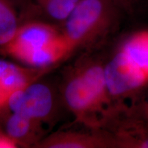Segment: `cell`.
I'll use <instances>...</instances> for the list:
<instances>
[{
    "label": "cell",
    "mask_w": 148,
    "mask_h": 148,
    "mask_svg": "<svg viewBox=\"0 0 148 148\" xmlns=\"http://www.w3.org/2000/svg\"><path fill=\"white\" fill-rule=\"evenodd\" d=\"M1 107L41 123L53 113V92L47 85L35 80L13 92Z\"/></svg>",
    "instance_id": "cell-5"
},
{
    "label": "cell",
    "mask_w": 148,
    "mask_h": 148,
    "mask_svg": "<svg viewBox=\"0 0 148 148\" xmlns=\"http://www.w3.org/2000/svg\"><path fill=\"white\" fill-rule=\"evenodd\" d=\"M116 49L133 74L148 86V28L126 35Z\"/></svg>",
    "instance_id": "cell-7"
},
{
    "label": "cell",
    "mask_w": 148,
    "mask_h": 148,
    "mask_svg": "<svg viewBox=\"0 0 148 148\" xmlns=\"http://www.w3.org/2000/svg\"><path fill=\"white\" fill-rule=\"evenodd\" d=\"M20 23L10 0H0V48L6 47L14 38Z\"/></svg>",
    "instance_id": "cell-10"
},
{
    "label": "cell",
    "mask_w": 148,
    "mask_h": 148,
    "mask_svg": "<svg viewBox=\"0 0 148 148\" xmlns=\"http://www.w3.org/2000/svg\"><path fill=\"white\" fill-rule=\"evenodd\" d=\"M105 58L87 52L64 84V102L77 120L99 129L113 103L105 75Z\"/></svg>",
    "instance_id": "cell-1"
},
{
    "label": "cell",
    "mask_w": 148,
    "mask_h": 148,
    "mask_svg": "<svg viewBox=\"0 0 148 148\" xmlns=\"http://www.w3.org/2000/svg\"><path fill=\"white\" fill-rule=\"evenodd\" d=\"M35 147L41 148H118L114 136L101 129L90 132H60L40 140Z\"/></svg>",
    "instance_id": "cell-6"
},
{
    "label": "cell",
    "mask_w": 148,
    "mask_h": 148,
    "mask_svg": "<svg viewBox=\"0 0 148 148\" xmlns=\"http://www.w3.org/2000/svg\"><path fill=\"white\" fill-rule=\"evenodd\" d=\"M119 6L127 15L134 14L138 0H110Z\"/></svg>",
    "instance_id": "cell-13"
},
{
    "label": "cell",
    "mask_w": 148,
    "mask_h": 148,
    "mask_svg": "<svg viewBox=\"0 0 148 148\" xmlns=\"http://www.w3.org/2000/svg\"><path fill=\"white\" fill-rule=\"evenodd\" d=\"M126 14L110 0H79L62 23L72 50H97L119 30Z\"/></svg>",
    "instance_id": "cell-2"
},
{
    "label": "cell",
    "mask_w": 148,
    "mask_h": 148,
    "mask_svg": "<svg viewBox=\"0 0 148 148\" xmlns=\"http://www.w3.org/2000/svg\"><path fill=\"white\" fill-rule=\"evenodd\" d=\"M3 50L16 60L35 69H47L72 52L61 29L42 21L21 24Z\"/></svg>",
    "instance_id": "cell-3"
},
{
    "label": "cell",
    "mask_w": 148,
    "mask_h": 148,
    "mask_svg": "<svg viewBox=\"0 0 148 148\" xmlns=\"http://www.w3.org/2000/svg\"><path fill=\"white\" fill-rule=\"evenodd\" d=\"M42 71L0 58V107L13 92L36 80Z\"/></svg>",
    "instance_id": "cell-8"
},
{
    "label": "cell",
    "mask_w": 148,
    "mask_h": 148,
    "mask_svg": "<svg viewBox=\"0 0 148 148\" xmlns=\"http://www.w3.org/2000/svg\"><path fill=\"white\" fill-rule=\"evenodd\" d=\"M14 145L13 142L7 136H0V147H10Z\"/></svg>",
    "instance_id": "cell-14"
},
{
    "label": "cell",
    "mask_w": 148,
    "mask_h": 148,
    "mask_svg": "<svg viewBox=\"0 0 148 148\" xmlns=\"http://www.w3.org/2000/svg\"><path fill=\"white\" fill-rule=\"evenodd\" d=\"M130 104L140 115L148 120V93Z\"/></svg>",
    "instance_id": "cell-12"
},
{
    "label": "cell",
    "mask_w": 148,
    "mask_h": 148,
    "mask_svg": "<svg viewBox=\"0 0 148 148\" xmlns=\"http://www.w3.org/2000/svg\"><path fill=\"white\" fill-rule=\"evenodd\" d=\"M99 129L114 136L118 148H148V120L128 103L114 104Z\"/></svg>",
    "instance_id": "cell-4"
},
{
    "label": "cell",
    "mask_w": 148,
    "mask_h": 148,
    "mask_svg": "<svg viewBox=\"0 0 148 148\" xmlns=\"http://www.w3.org/2000/svg\"><path fill=\"white\" fill-rule=\"evenodd\" d=\"M3 123L5 136L14 143H37L40 123L23 114L8 111Z\"/></svg>",
    "instance_id": "cell-9"
},
{
    "label": "cell",
    "mask_w": 148,
    "mask_h": 148,
    "mask_svg": "<svg viewBox=\"0 0 148 148\" xmlns=\"http://www.w3.org/2000/svg\"><path fill=\"white\" fill-rule=\"evenodd\" d=\"M34 1L46 17L62 24L79 0H34Z\"/></svg>",
    "instance_id": "cell-11"
}]
</instances>
